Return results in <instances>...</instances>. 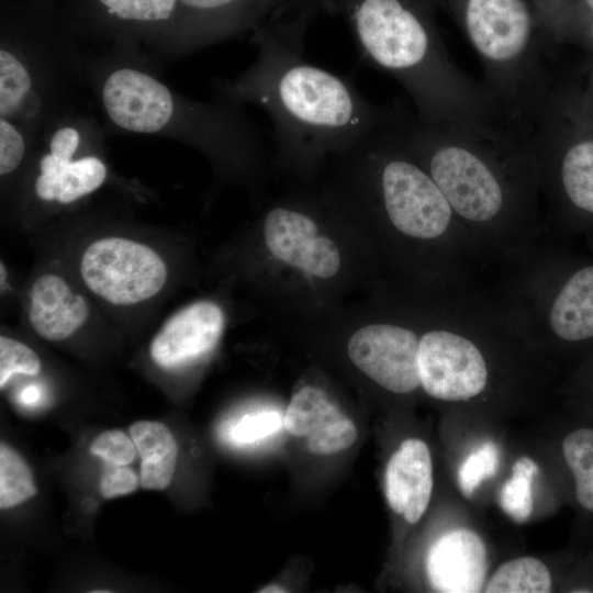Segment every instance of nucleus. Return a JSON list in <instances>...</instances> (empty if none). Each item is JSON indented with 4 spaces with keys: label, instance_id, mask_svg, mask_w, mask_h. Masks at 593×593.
<instances>
[{
    "label": "nucleus",
    "instance_id": "obj_1",
    "mask_svg": "<svg viewBox=\"0 0 593 593\" xmlns=\"http://www.w3.org/2000/svg\"><path fill=\"white\" fill-rule=\"evenodd\" d=\"M315 14L299 1L280 5L251 34L254 63L237 78L217 85L226 102L262 108L281 155L303 164L329 153L345 154L387 120L349 80L303 57Z\"/></svg>",
    "mask_w": 593,
    "mask_h": 593
},
{
    "label": "nucleus",
    "instance_id": "obj_2",
    "mask_svg": "<svg viewBox=\"0 0 593 593\" xmlns=\"http://www.w3.org/2000/svg\"><path fill=\"white\" fill-rule=\"evenodd\" d=\"M99 74L103 112L120 130L179 138L221 158L251 159L260 150L256 127L236 104L187 99L143 66L119 63Z\"/></svg>",
    "mask_w": 593,
    "mask_h": 593
},
{
    "label": "nucleus",
    "instance_id": "obj_3",
    "mask_svg": "<svg viewBox=\"0 0 593 593\" xmlns=\"http://www.w3.org/2000/svg\"><path fill=\"white\" fill-rule=\"evenodd\" d=\"M81 33L58 0L1 3L0 118L36 138L61 111L63 70L69 56L59 49Z\"/></svg>",
    "mask_w": 593,
    "mask_h": 593
},
{
    "label": "nucleus",
    "instance_id": "obj_4",
    "mask_svg": "<svg viewBox=\"0 0 593 593\" xmlns=\"http://www.w3.org/2000/svg\"><path fill=\"white\" fill-rule=\"evenodd\" d=\"M321 10L349 24L363 56L396 75L427 111L434 104V47L429 29L409 0H320Z\"/></svg>",
    "mask_w": 593,
    "mask_h": 593
},
{
    "label": "nucleus",
    "instance_id": "obj_5",
    "mask_svg": "<svg viewBox=\"0 0 593 593\" xmlns=\"http://www.w3.org/2000/svg\"><path fill=\"white\" fill-rule=\"evenodd\" d=\"M368 139L380 165L379 188L392 225L419 239L443 235L451 222L452 209L430 175L394 152L387 120Z\"/></svg>",
    "mask_w": 593,
    "mask_h": 593
},
{
    "label": "nucleus",
    "instance_id": "obj_6",
    "mask_svg": "<svg viewBox=\"0 0 593 593\" xmlns=\"http://www.w3.org/2000/svg\"><path fill=\"white\" fill-rule=\"evenodd\" d=\"M99 133L81 116L61 114L43 132L44 152L33 183L35 197L47 203L69 205L100 189L108 178L102 157L86 152Z\"/></svg>",
    "mask_w": 593,
    "mask_h": 593
},
{
    "label": "nucleus",
    "instance_id": "obj_7",
    "mask_svg": "<svg viewBox=\"0 0 593 593\" xmlns=\"http://www.w3.org/2000/svg\"><path fill=\"white\" fill-rule=\"evenodd\" d=\"M79 273L94 295L107 303L126 306L157 295L167 281L168 269L149 246L131 238L108 236L86 247Z\"/></svg>",
    "mask_w": 593,
    "mask_h": 593
},
{
    "label": "nucleus",
    "instance_id": "obj_8",
    "mask_svg": "<svg viewBox=\"0 0 593 593\" xmlns=\"http://www.w3.org/2000/svg\"><path fill=\"white\" fill-rule=\"evenodd\" d=\"M424 133L432 139L425 130ZM409 143L428 153L429 175L452 211L461 217L484 223L503 205L501 184L489 166L474 153L456 145H427L401 133Z\"/></svg>",
    "mask_w": 593,
    "mask_h": 593
},
{
    "label": "nucleus",
    "instance_id": "obj_9",
    "mask_svg": "<svg viewBox=\"0 0 593 593\" xmlns=\"http://www.w3.org/2000/svg\"><path fill=\"white\" fill-rule=\"evenodd\" d=\"M63 4L81 33L172 47L178 0H65Z\"/></svg>",
    "mask_w": 593,
    "mask_h": 593
},
{
    "label": "nucleus",
    "instance_id": "obj_10",
    "mask_svg": "<svg viewBox=\"0 0 593 593\" xmlns=\"http://www.w3.org/2000/svg\"><path fill=\"white\" fill-rule=\"evenodd\" d=\"M418 376L432 398L458 402L480 394L488 382V367L480 349L465 336L437 329L419 339Z\"/></svg>",
    "mask_w": 593,
    "mask_h": 593
},
{
    "label": "nucleus",
    "instance_id": "obj_11",
    "mask_svg": "<svg viewBox=\"0 0 593 593\" xmlns=\"http://www.w3.org/2000/svg\"><path fill=\"white\" fill-rule=\"evenodd\" d=\"M287 0H178L172 49L191 52L254 33Z\"/></svg>",
    "mask_w": 593,
    "mask_h": 593
},
{
    "label": "nucleus",
    "instance_id": "obj_12",
    "mask_svg": "<svg viewBox=\"0 0 593 593\" xmlns=\"http://www.w3.org/2000/svg\"><path fill=\"white\" fill-rule=\"evenodd\" d=\"M419 340L411 329L392 324H371L350 337L353 363L371 380L394 393H410L419 383Z\"/></svg>",
    "mask_w": 593,
    "mask_h": 593
},
{
    "label": "nucleus",
    "instance_id": "obj_13",
    "mask_svg": "<svg viewBox=\"0 0 593 593\" xmlns=\"http://www.w3.org/2000/svg\"><path fill=\"white\" fill-rule=\"evenodd\" d=\"M316 233V223L291 208L271 209L264 221L265 242L276 258L310 275L329 278L339 270V250L332 239Z\"/></svg>",
    "mask_w": 593,
    "mask_h": 593
},
{
    "label": "nucleus",
    "instance_id": "obj_14",
    "mask_svg": "<svg viewBox=\"0 0 593 593\" xmlns=\"http://www.w3.org/2000/svg\"><path fill=\"white\" fill-rule=\"evenodd\" d=\"M225 325L222 309L211 301H198L171 315L152 339L149 354L164 369H177L210 353Z\"/></svg>",
    "mask_w": 593,
    "mask_h": 593
},
{
    "label": "nucleus",
    "instance_id": "obj_15",
    "mask_svg": "<svg viewBox=\"0 0 593 593\" xmlns=\"http://www.w3.org/2000/svg\"><path fill=\"white\" fill-rule=\"evenodd\" d=\"M466 26L477 51L505 63L522 54L530 33V18L523 0H469Z\"/></svg>",
    "mask_w": 593,
    "mask_h": 593
},
{
    "label": "nucleus",
    "instance_id": "obj_16",
    "mask_svg": "<svg viewBox=\"0 0 593 593\" xmlns=\"http://www.w3.org/2000/svg\"><path fill=\"white\" fill-rule=\"evenodd\" d=\"M283 427L291 435L305 437L307 450L315 455L338 454L357 439L354 422L314 387L294 393L283 415Z\"/></svg>",
    "mask_w": 593,
    "mask_h": 593
},
{
    "label": "nucleus",
    "instance_id": "obj_17",
    "mask_svg": "<svg viewBox=\"0 0 593 593\" xmlns=\"http://www.w3.org/2000/svg\"><path fill=\"white\" fill-rule=\"evenodd\" d=\"M486 570L485 546L469 529H455L443 535L432 545L426 557L428 581L437 592H480Z\"/></svg>",
    "mask_w": 593,
    "mask_h": 593
},
{
    "label": "nucleus",
    "instance_id": "obj_18",
    "mask_svg": "<svg viewBox=\"0 0 593 593\" xmlns=\"http://www.w3.org/2000/svg\"><path fill=\"white\" fill-rule=\"evenodd\" d=\"M433 491V465L428 446L405 439L391 456L384 474V492L391 510L415 524L426 511Z\"/></svg>",
    "mask_w": 593,
    "mask_h": 593
},
{
    "label": "nucleus",
    "instance_id": "obj_19",
    "mask_svg": "<svg viewBox=\"0 0 593 593\" xmlns=\"http://www.w3.org/2000/svg\"><path fill=\"white\" fill-rule=\"evenodd\" d=\"M89 316L86 299L59 275L43 273L32 283L27 318L33 331L49 342L70 337Z\"/></svg>",
    "mask_w": 593,
    "mask_h": 593
},
{
    "label": "nucleus",
    "instance_id": "obj_20",
    "mask_svg": "<svg viewBox=\"0 0 593 593\" xmlns=\"http://www.w3.org/2000/svg\"><path fill=\"white\" fill-rule=\"evenodd\" d=\"M549 323L568 342L593 337V266L575 271L552 302Z\"/></svg>",
    "mask_w": 593,
    "mask_h": 593
},
{
    "label": "nucleus",
    "instance_id": "obj_21",
    "mask_svg": "<svg viewBox=\"0 0 593 593\" xmlns=\"http://www.w3.org/2000/svg\"><path fill=\"white\" fill-rule=\"evenodd\" d=\"M130 435L141 457L139 484L148 490L166 489L174 477L178 445L171 430L156 421H138Z\"/></svg>",
    "mask_w": 593,
    "mask_h": 593
},
{
    "label": "nucleus",
    "instance_id": "obj_22",
    "mask_svg": "<svg viewBox=\"0 0 593 593\" xmlns=\"http://www.w3.org/2000/svg\"><path fill=\"white\" fill-rule=\"evenodd\" d=\"M488 593H548L551 575L546 564L533 557L503 563L485 585Z\"/></svg>",
    "mask_w": 593,
    "mask_h": 593
},
{
    "label": "nucleus",
    "instance_id": "obj_23",
    "mask_svg": "<svg viewBox=\"0 0 593 593\" xmlns=\"http://www.w3.org/2000/svg\"><path fill=\"white\" fill-rule=\"evenodd\" d=\"M561 179L571 202L593 214V141H582L568 149L561 165Z\"/></svg>",
    "mask_w": 593,
    "mask_h": 593
},
{
    "label": "nucleus",
    "instance_id": "obj_24",
    "mask_svg": "<svg viewBox=\"0 0 593 593\" xmlns=\"http://www.w3.org/2000/svg\"><path fill=\"white\" fill-rule=\"evenodd\" d=\"M283 427V415L271 409H258L236 415L223 422L220 435L234 447L257 445Z\"/></svg>",
    "mask_w": 593,
    "mask_h": 593
},
{
    "label": "nucleus",
    "instance_id": "obj_25",
    "mask_svg": "<svg viewBox=\"0 0 593 593\" xmlns=\"http://www.w3.org/2000/svg\"><path fill=\"white\" fill-rule=\"evenodd\" d=\"M564 460L575 480V494L582 507L593 512V429L580 428L562 443Z\"/></svg>",
    "mask_w": 593,
    "mask_h": 593
},
{
    "label": "nucleus",
    "instance_id": "obj_26",
    "mask_svg": "<svg viewBox=\"0 0 593 593\" xmlns=\"http://www.w3.org/2000/svg\"><path fill=\"white\" fill-rule=\"evenodd\" d=\"M37 493L32 471L10 446H0V507L7 510L30 500Z\"/></svg>",
    "mask_w": 593,
    "mask_h": 593
},
{
    "label": "nucleus",
    "instance_id": "obj_27",
    "mask_svg": "<svg viewBox=\"0 0 593 593\" xmlns=\"http://www.w3.org/2000/svg\"><path fill=\"white\" fill-rule=\"evenodd\" d=\"M538 471V465L533 459L521 457L512 467V477L500 490V505L515 522H525L533 512L532 485Z\"/></svg>",
    "mask_w": 593,
    "mask_h": 593
},
{
    "label": "nucleus",
    "instance_id": "obj_28",
    "mask_svg": "<svg viewBox=\"0 0 593 593\" xmlns=\"http://www.w3.org/2000/svg\"><path fill=\"white\" fill-rule=\"evenodd\" d=\"M37 141L22 125L0 118V175L2 178L19 170Z\"/></svg>",
    "mask_w": 593,
    "mask_h": 593
},
{
    "label": "nucleus",
    "instance_id": "obj_29",
    "mask_svg": "<svg viewBox=\"0 0 593 593\" xmlns=\"http://www.w3.org/2000/svg\"><path fill=\"white\" fill-rule=\"evenodd\" d=\"M499 465V447L490 440L483 443L458 469L457 480L461 493L467 497L471 496L483 480L496 473Z\"/></svg>",
    "mask_w": 593,
    "mask_h": 593
},
{
    "label": "nucleus",
    "instance_id": "obj_30",
    "mask_svg": "<svg viewBox=\"0 0 593 593\" xmlns=\"http://www.w3.org/2000/svg\"><path fill=\"white\" fill-rule=\"evenodd\" d=\"M42 368L40 357L24 343L2 335L0 337V388L15 374L36 376Z\"/></svg>",
    "mask_w": 593,
    "mask_h": 593
},
{
    "label": "nucleus",
    "instance_id": "obj_31",
    "mask_svg": "<svg viewBox=\"0 0 593 593\" xmlns=\"http://www.w3.org/2000/svg\"><path fill=\"white\" fill-rule=\"evenodd\" d=\"M90 451L108 465L128 466L136 457V447L124 432L105 430L98 435L90 445Z\"/></svg>",
    "mask_w": 593,
    "mask_h": 593
},
{
    "label": "nucleus",
    "instance_id": "obj_32",
    "mask_svg": "<svg viewBox=\"0 0 593 593\" xmlns=\"http://www.w3.org/2000/svg\"><path fill=\"white\" fill-rule=\"evenodd\" d=\"M138 484L139 478L130 467L105 463L99 490L104 499H112L134 492Z\"/></svg>",
    "mask_w": 593,
    "mask_h": 593
},
{
    "label": "nucleus",
    "instance_id": "obj_33",
    "mask_svg": "<svg viewBox=\"0 0 593 593\" xmlns=\"http://www.w3.org/2000/svg\"><path fill=\"white\" fill-rule=\"evenodd\" d=\"M42 399V393L40 388L35 385H29L20 392L19 401L24 406H36L40 404Z\"/></svg>",
    "mask_w": 593,
    "mask_h": 593
},
{
    "label": "nucleus",
    "instance_id": "obj_34",
    "mask_svg": "<svg viewBox=\"0 0 593 593\" xmlns=\"http://www.w3.org/2000/svg\"><path fill=\"white\" fill-rule=\"evenodd\" d=\"M261 593H283L287 592L286 589L279 586V585H268L259 590Z\"/></svg>",
    "mask_w": 593,
    "mask_h": 593
},
{
    "label": "nucleus",
    "instance_id": "obj_35",
    "mask_svg": "<svg viewBox=\"0 0 593 593\" xmlns=\"http://www.w3.org/2000/svg\"><path fill=\"white\" fill-rule=\"evenodd\" d=\"M588 5L593 10V0H585ZM593 33V30H592Z\"/></svg>",
    "mask_w": 593,
    "mask_h": 593
}]
</instances>
